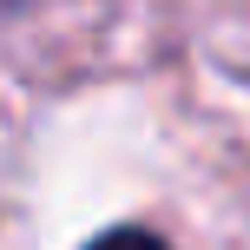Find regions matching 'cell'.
<instances>
[{
  "mask_svg": "<svg viewBox=\"0 0 250 250\" xmlns=\"http://www.w3.org/2000/svg\"><path fill=\"white\" fill-rule=\"evenodd\" d=\"M86 250H165L151 230H105L99 244H86Z\"/></svg>",
  "mask_w": 250,
  "mask_h": 250,
  "instance_id": "1",
  "label": "cell"
},
{
  "mask_svg": "<svg viewBox=\"0 0 250 250\" xmlns=\"http://www.w3.org/2000/svg\"><path fill=\"white\" fill-rule=\"evenodd\" d=\"M20 7H33V0H0V13H20Z\"/></svg>",
  "mask_w": 250,
  "mask_h": 250,
  "instance_id": "2",
  "label": "cell"
}]
</instances>
